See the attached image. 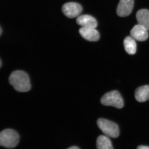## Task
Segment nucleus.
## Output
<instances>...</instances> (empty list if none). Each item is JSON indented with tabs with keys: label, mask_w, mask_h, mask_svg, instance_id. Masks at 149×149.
I'll return each instance as SVG.
<instances>
[{
	"label": "nucleus",
	"mask_w": 149,
	"mask_h": 149,
	"mask_svg": "<svg viewBox=\"0 0 149 149\" xmlns=\"http://www.w3.org/2000/svg\"><path fill=\"white\" fill-rule=\"evenodd\" d=\"M9 81L10 84L17 92L24 93L31 89L29 75L22 70H15L12 72L9 77Z\"/></svg>",
	"instance_id": "f257e3e1"
},
{
	"label": "nucleus",
	"mask_w": 149,
	"mask_h": 149,
	"mask_svg": "<svg viewBox=\"0 0 149 149\" xmlns=\"http://www.w3.org/2000/svg\"><path fill=\"white\" fill-rule=\"evenodd\" d=\"M19 136L15 130L6 129L0 134V145L7 148H13L18 145Z\"/></svg>",
	"instance_id": "f03ea898"
},
{
	"label": "nucleus",
	"mask_w": 149,
	"mask_h": 149,
	"mask_svg": "<svg viewBox=\"0 0 149 149\" xmlns=\"http://www.w3.org/2000/svg\"><path fill=\"white\" fill-rule=\"evenodd\" d=\"M98 126L105 136L109 138H116L119 135L118 125L114 122L104 119L99 118L97 121Z\"/></svg>",
	"instance_id": "7ed1b4c3"
},
{
	"label": "nucleus",
	"mask_w": 149,
	"mask_h": 149,
	"mask_svg": "<svg viewBox=\"0 0 149 149\" xmlns=\"http://www.w3.org/2000/svg\"><path fill=\"white\" fill-rule=\"evenodd\" d=\"M101 102L104 105L113 107L117 109L122 108L124 105L121 95L116 91H111L105 94L101 99Z\"/></svg>",
	"instance_id": "20e7f679"
},
{
	"label": "nucleus",
	"mask_w": 149,
	"mask_h": 149,
	"mask_svg": "<svg viewBox=\"0 0 149 149\" xmlns=\"http://www.w3.org/2000/svg\"><path fill=\"white\" fill-rule=\"evenodd\" d=\"M83 10L82 6L74 2L66 3L62 7V11L65 15L70 18L78 17Z\"/></svg>",
	"instance_id": "39448f33"
},
{
	"label": "nucleus",
	"mask_w": 149,
	"mask_h": 149,
	"mask_svg": "<svg viewBox=\"0 0 149 149\" xmlns=\"http://www.w3.org/2000/svg\"><path fill=\"white\" fill-rule=\"evenodd\" d=\"M134 6V0H120L116 12L118 16L125 17L132 12Z\"/></svg>",
	"instance_id": "423d86ee"
},
{
	"label": "nucleus",
	"mask_w": 149,
	"mask_h": 149,
	"mask_svg": "<svg viewBox=\"0 0 149 149\" xmlns=\"http://www.w3.org/2000/svg\"><path fill=\"white\" fill-rule=\"evenodd\" d=\"M148 30L140 24H137L133 27L130 31L131 37L135 40L143 42L146 41L148 37Z\"/></svg>",
	"instance_id": "0eeeda50"
},
{
	"label": "nucleus",
	"mask_w": 149,
	"mask_h": 149,
	"mask_svg": "<svg viewBox=\"0 0 149 149\" xmlns=\"http://www.w3.org/2000/svg\"><path fill=\"white\" fill-rule=\"evenodd\" d=\"M79 32L84 39L90 42H96L100 39V34L95 28L82 27L79 29Z\"/></svg>",
	"instance_id": "6e6552de"
},
{
	"label": "nucleus",
	"mask_w": 149,
	"mask_h": 149,
	"mask_svg": "<svg viewBox=\"0 0 149 149\" xmlns=\"http://www.w3.org/2000/svg\"><path fill=\"white\" fill-rule=\"evenodd\" d=\"M77 24L83 27L96 28L97 26V22L95 18L88 15H84L77 17Z\"/></svg>",
	"instance_id": "1a4fd4ad"
},
{
	"label": "nucleus",
	"mask_w": 149,
	"mask_h": 149,
	"mask_svg": "<svg viewBox=\"0 0 149 149\" xmlns=\"http://www.w3.org/2000/svg\"><path fill=\"white\" fill-rule=\"evenodd\" d=\"M135 98L137 101L143 102L149 100V85L141 86L135 91Z\"/></svg>",
	"instance_id": "9d476101"
},
{
	"label": "nucleus",
	"mask_w": 149,
	"mask_h": 149,
	"mask_svg": "<svg viewBox=\"0 0 149 149\" xmlns=\"http://www.w3.org/2000/svg\"><path fill=\"white\" fill-rule=\"evenodd\" d=\"M136 17L139 24L149 30V10H140L137 12Z\"/></svg>",
	"instance_id": "9b49d317"
},
{
	"label": "nucleus",
	"mask_w": 149,
	"mask_h": 149,
	"mask_svg": "<svg viewBox=\"0 0 149 149\" xmlns=\"http://www.w3.org/2000/svg\"><path fill=\"white\" fill-rule=\"evenodd\" d=\"M123 45L126 52L130 55L135 54L136 52V43L135 40L131 37H127L123 41Z\"/></svg>",
	"instance_id": "f8f14e48"
},
{
	"label": "nucleus",
	"mask_w": 149,
	"mask_h": 149,
	"mask_svg": "<svg viewBox=\"0 0 149 149\" xmlns=\"http://www.w3.org/2000/svg\"><path fill=\"white\" fill-rule=\"evenodd\" d=\"M97 149H113L109 137L106 136H100L97 140Z\"/></svg>",
	"instance_id": "ddd939ff"
},
{
	"label": "nucleus",
	"mask_w": 149,
	"mask_h": 149,
	"mask_svg": "<svg viewBox=\"0 0 149 149\" xmlns=\"http://www.w3.org/2000/svg\"><path fill=\"white\" fill-rule=\"evenodd\" d=\"M137 149H149V146H139L137 148Z\"/></svg>",
	"instance_id": "4468645a"
},
{
	"label": "nucleus",
	"mask_w": 149,
	"mask_h": 149,
	"mask_svg": "<svg viewBox=\"0 0 149 149\" xmlns=\"http://www.w3.org/2000/svg\"><path fill=\"white\" fill-rule=\"evenodd\" d=\"M80 149L78 148V147L77 146H72L71 147H70V148H68V149Z\"/></svg>",
	"instance_id": "2eb2a0df"
},
{
	"label": "nucleus",
	"mask_w": 149,
	"mask_h": 149,
	"mask_svg": "<svg viewBox=\"0 0 149 149\" xmlns=\"http://www.w3.org/2000/svg\"><path fill=\"white\" fill-rule=\"evenodd\" d=\"M2 28H1V34H2Z\"/></svg>",
	"instance_id": "dca6fc26"
},
{
	"label": "nucleus",
	"mask_w": 149,
	"mask_h": 149,
	"mask_svg": "<svg viewBox=\"0 0 149 149\" xmlns=\"http://www.w3.org/2000/svg\"><path fill=\"white\" fill-rule=\"evenodd\" d=\"M0 66H1H1H2V61H1V65H0Z\"/></svg>",
	"instance_id": "f3484780"
}]
</instances>
